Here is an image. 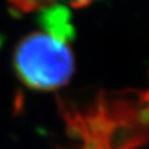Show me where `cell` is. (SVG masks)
Segmentation results:
<instances>
[{"label": "cell", "instance_id": "1", "mask_svg": "<svg viewBox=\"0 0 149 149\" xmlns=\"http://www.w3.org/2000/svg\"><path fill=\"white\" fill-rule=\"evenodd\" d=\"M70 38L49 32H33L18 44L14 67L29 88L51 91L65 86L74 73Z\"/></svg>", "mask_w": 149, "mask_h": 149}, {"label": "cell", "instance_id": "2", "mask_svg": "<svg viewBox=\"0 0 149 149\" xmlns=\"http://www.w3.org/2000/svg\"><path fill=\"white\" fill-rule=\"evenodd\" d=\"M11 6L18 12L29 13L38 10H45L55 4H68L72 7H86L95 0H8Z\"/></svg>", "mask_w": 149, "mask_h": 149}]
</instances>
